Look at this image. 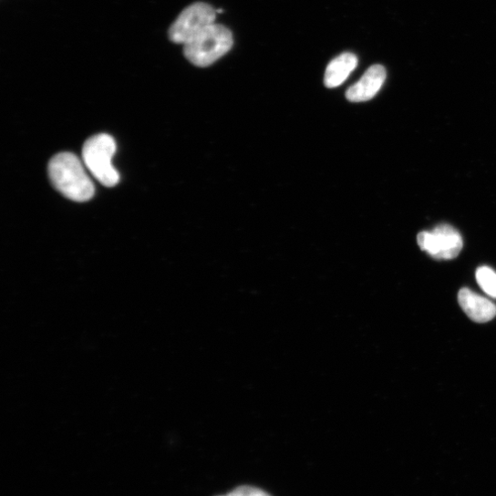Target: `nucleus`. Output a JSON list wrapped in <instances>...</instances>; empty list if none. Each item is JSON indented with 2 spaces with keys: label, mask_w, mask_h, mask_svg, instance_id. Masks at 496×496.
<instances>
[{
  "label": "nucleus",
  "mask_w": 496,
  "mask_h": 496,
  "mask_svg": "<svg viewBox=\"0 0 496 496\" xmlns=\"http://www.w3.org/2000/svg\"><path fill=\"white\" fill-rule=\"evenodd\" d=\"M458 301L464 313L476 323H486L496 316V305L488 299L463 288Z\"/></svg>",
  "instance_id": "7"
},
{
  "label": "nucleus",
  "mask_w": 496,
  "mask_h": 496,
  "mask_svg": "<svg viewBox=\"0 0 496 496\" xmlns=\"http://www.w3.org/2000/svg\"><path fill=\"white\" fill-rule=\"evenodd\" d=\"M229 496H271L265 491L253 486H239L228 493Z\"/></svg>",
  "instance_id": "10"
},
{
  "label": "nucleus",
  "mask_w": 496,
  "mask_h": 496,
  "mask_svg": "<svg viewBox=\"0 0 496 496\" xmlns=\"http://www.w3.org/2000/svg\"><path fill=\"white\" fill-rule=\"evenodd\" d=\"M357 66V58L351 53H344L333 59L326 67L325 85L334 88L342 85Z\"/></svg>",
  "instance_id": "8"
},
{
  "label": "nucleus",
  "mask_w": 496,
  "mask_h": 496,
  "mask_svg": "<svg viewBox=\"0 0 496 496\" xmlns=\"http://www.w3.org/2000/svg\"><path fill=\"white\" fill-rule=\"evenodd\" d=\"M116 143L107 134L94 136L87 140L82 150V160L88 171L105 187H114L119 181V172L112 165Z\"/></svg>",
  "instance_id": "3"
},
{
  "label": "nucleus",
  "mask_w": 496,
  "mask_h": 496,
  "mask_svg": "<svg viewBox=\"0 0 496 496\" xmlns=\"http://www.w3.org/2000/svg\"><path fill=\"white\" fill-rule=\"evenodd\" d=\"M476 280L482 291L496 299V273L489 267H480L476 272Z\"/></svg>",
  "instance_id": "9"
},
{
  "label": "nucleus",
  "mask_w": 496,
  "mask_h": 496,
  "mask_svg": "<svg viewBox=\"0 0 496 496\" xmlns=\"http://www.w3.org/2000/svg\"><path fill=\"white\" fill-rule=\"evenodd\" d=\"M48 173L53 186L69 200L84 202L95 194L88 170L75 154L56 155L49 163Z\"/></svg>",
  "instance_id": "1"
},
{
  "label": "nucleus",
  "mask_w": 496,
  "mask_h": 496,
  "mask_svg": "<svg viewBox=\"0 0 496 496\" xmlns=\"http://www.w3.org/2000/svg\"><path fill=\"white\" fill-rule=\"evenodd\" d=\"M418 243L422 251L439 261L457 258L463 246L461 235L450 224H439L432 232H421Z\"/></svg>",
  "instance_id": "4"
},
{
  "label": "nucleus",
  "mask_w": 496,
  "mask_h": 496,
  "mask_svg": "<svg viewBox=\"0 0 496 496\" xmlns=\"http://www.w3.org/2000/svg\"><path fill=\"white\" fill-rule=\"evenodd\" d=\"M232 44L230 30L213 24L184 45V55L194 66L206 67L227 54Z\"/></svg>",
  "instance_id": "2"
},
{
  "label": "nucleus",
  "mask_w": 496,
  "mask_h": 496,
  "mask_svg": "<svg viewBox=\"0 0 496 496\" xmlns=\"http://www.w3.org/2000/svg\"><path fill=\"white\" fill-rule=\"evenodd\" d=\"M218 496H229V495H228V493H227V494H225V495H218Z\"/></svg>",
  "instance_id": "11"
},
{
  "label": "nucleus",
  "mask_w": 496,
  "mask_h": 496,
  "mask_svg": "<svg viewBox=\"0 0 496 496\" xmlns=\"http://www.w3.org/2000/svg\"><path fill=\"white\" fill-rule=\"evenodd\" d=\"M387 79V70L381 65L370 67L363 77L346 93L351 102H364L374 98L381 90Z\"/></svg>",
  "instance_id": "6"
},
{
  "label": "nucleus",
  "mask_w": 496,
  "mask_h": 496,
  "mask_svg": "<svg viewBox=\"0 0 496 496\" xmlns=\"http://www.w3.org/2000/svg\"><path fill=\"white\" fill-rule=\"evenodd\" d=\"M217 12L210 5L198 3L185 9L170 29V38L185 45L213 25Z\"/></svg>",
  "instance_id": "5"
}]
</instances>
